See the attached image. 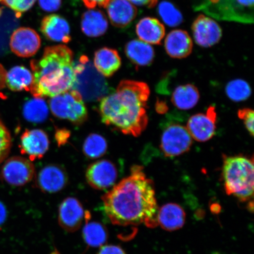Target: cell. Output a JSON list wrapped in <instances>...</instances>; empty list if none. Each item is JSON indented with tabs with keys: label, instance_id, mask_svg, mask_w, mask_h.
<instances>
[{
	"label": "cell",
	"instance_id": "21",
	"mask_svg": "<svg viewBox=\"0 0 254 254\" xmlns=\"http://www.w3.org/2000/svg\"><path fill=\"white\" fill-rule=\"evenodd\" d=\"M94 64L100 74L110 77L119 70L122 60L117 50L104 47L95 52Z\"/></svg>",
	"mask_w": 254,
	"mask_h": 254
},
{
	"label": "cell",
	"instance_id": "43",
	"mask_svg": "<svg viewBox=\"0 0 254 254\" xmlns=\"http://www.w3.org/2000/svg\"><path fill=\"white\" fill-rule=\"evenodd\" d=\"M0 14H1V10H0Z\"/></svg>",
	"mask_w": 254,
	"mask_h": 254
},
{
	"label": "cell",
	"instance_id": "38",
	"mask_svg": "<svg viewBox=\"0 0 254 254\" xmlns=\"http://www.w3.org/2000/svg\"><path fill=\"white\" fill-rule=\"evenodd\" d=\"M109 0H82L84 4L88 8L93 9L97 6L101 7H105Z\"/></svg>",
	"mask_w": 254,
	"mask_h": 254
},
{
	"label": "cell",
	"instance_id": "8",
	"mask_svg": "<svg viewBox=\"0 0 254 254\" xmlns=\"http://www.w3.org/2000/svg\"><path fill=\"white\" fill-rule=\"evenodd\" d=\"M192 144V137L187 127L171 124L161 135L160 149L166 157H176L188 152Z\"/></svg>",
	"mask_w": 254,
	"mask_h": 254
},
{
	"label": "cell",
	"instance_id": "20",
	"mask_svg": "<svg viewBox=\"0 0 254 254\" xmlns=\"http://www.w3.org/2000/svg\"><path fill=\"white\" fill-rule=\"evenodd\" d=\"M165 49L172 58H186L192 53V41L186 31L175 30L168 34L165 40Z\"/></svg>",
	"mask_w": 254,
	"mask_h": 254
},
{
	"label": "cell",
	"instance_id": "23",
	"mask_svg": "<svg viewBox=\"0 0 254 254\" xmlns=\"http://www.w3.org/2000/svg\"><path fill=\"white\" fill-rule=\"evenodd\" d=\"M125 51L127 57L136 66L150 65L154 61L155 52L153 48L141 40L129 41L126 45Z\"/></svg>",
	"mask_w": 254,
	"mask_h": 254
},
{
	"label": "cell",
	"instance_id": "17",
	"mask_svg": "<svg viewBox=\"0 0 254 254\" xmlns=\"http://www.w3.org/2000/svg\"><path fill=\"white\" fill-rule=\"evenodd\" d=\"M114 26L125 27L134 20L137 9L128 0H109L105 7Z\"/></svg>",
	"mask_w": 254,
	"mask_h": 254
},
{
	"label": "cell",
	"instance_id": "29",
	"mask_svg": "<svg viewBox=\"0 0 254 254\" xmlns=\"http://www.w3.org/2000/svg\"><path fill=\"white\" fill-rule=\"evenodd\" d=\"M108 144L102 135L97 134L89 135L84 142L83 152L91 159L102 157L107 152Z\"/></svg>",
	"mask_w": 254,
	"mask_h": 254
},
{
	"label": "cell",
	"instance_id": "12",
	"mask_svg": "<svg viewBox=\"0 0 254 254\" xmlns=\"http://www.w3.org/2000/svg\"><path fill=\"white\" fill-rule=\"evenodd\" d=\"M86 212L79 200L68 197L59 206L58 221L60 227L68 233H74L81 227Z\"/></svg>",
	"mask_w": 254,
	"mask_h": 254
},
{
	"label": "cell",
	"instance_id": "11",
	"mask_svg": "<svg viewBox=\"0 0 254 254\" xmlns=\"http://www.w3.org/2000/svg\"><path fill=\"white\" fill-rule=\"evenodd\" d=\"M217 123V112L214 106H210L205 113H199L190 117L187 128L192 138L198 142L209 141L215 135Z\"/></svg>",
	"mask_w": 254,
	"mask_h": 254
},
{
	"label": "cell",
	"instance_id": "6",
	"mask_svg": "<svg viewBox=\"0 0 254 254\" xmlns=\"http://www.w3.org/2000/svg\"><path fill=\"white\" fill-rule=\"evenodd\" d=\"M196 9L218 20L247 24L254 22V0H219L216 4L199 5Z\"/></svg>",
	"mask_w": 254,
	"mask_h": 254
},
{
	"label": "cell",
	"instance_id": "3",
	"mask_svg": "<svg viewBox=\"0 0 254 254\" xmlns=\"http://www.w3.org/2000/svg\"><path fill=\"white\" fill-rule=\"evenodd\" d=\"M72 51L64 45L48 47L39 60L31 62L36 98H52L72 90L75 75Z\"/></svg>",
	"mask_w": 254,
	"mask_h": 254
},
{
	"label": "cell",
	"instance_id": "5",
	"mask_svg": "<svg viewBox=\"0 0 254 254\" xmlns=\"http://www.w3.org/2000/svg\"><path fill=\"white\" fill-rule=\"evenodd\" d=\"M75 80L72 90L78 92L82 99L95 101L109 93V85L87 56H82L74 64Z\"/></svg>",
	"mask_w": 254,
	"mask_h": 254
},
{
	"label": "cell",
	"instance_id": "31",
	"mask_svg": "<svg viewBox=\"0 0 254 254\" xmlns=\"http://www.w3.org/2000/svg\"><path fill=\"white\" fill-rule=\"evenodd\" d=\"M158 12L162 20L168 26L177 27L182 23V14L176 6L169 1H161L158 5Z\"/></svg>",
	"mask_w": 254,
	"mask_h": 254
},
{
	"label": "cell",
	"instance_id": "1",
	"mask_svg": "<svg viewBox=\"0 0 254 254\" xmlns=\"http://www.w3.org/2000/svg\"><path fill=\"white\" fill-rule=\"evenodd\" d=\"M102 199L105 212L114 225L158 226L154 183L141 166H132L129 176L114 186Z\"/></svg>",
	"mask_w": 254,
	"mask_h": 254
},
{
	"label": "cell",
	"instance_id": "36",
	"mask_svg": "<svg viewBox=\"0 0 254 254\" xmlns=\"http://www.w3.org/2000/svg\"><path fill=\"white\" fill-rule=\"evenodd\" d=\"M97 254H126L120 246L114 245L103 246Z\"/></svg>",
	"mask_w": 254,
	"mask_h": 254
},
{
	"label": "cell",
	"instance_id": "15",
	"mask_svg": "<svg viewBox=\"0 0 254 254\" xmlns=\"http://www.w3.org/2000/svg\"><path fill=\"white\" fill-rule=\"evenodd\" d=\"M68 178L62 167L49 165L42 168L36 177V185L41 191L56 193L64 189Z\"/></svg>",
	"mask_w": 254,
	"mask_h": 254
},
{
	"label": "cell",
	"instance_id": "14",
	"mask_svg": "<svg viewBox=\"0 0 254 254\" xmlns=\"http://www.w3.org/2000/svg\"><path fill=\"white\" fill-rule=\"evenodd\" d=\"M49 145V136L41 129H27L21 136V152L28 155L31 161L42 158Z\"/></svg>",
	"mask_w": 254,
	"mask_h": 254
},
{
	"label": "cell",
	"instance_id": "7",
	"mask_svg": "<svg viewBox=\"0 0 254 254\" xmlns=\"http://www.w3.org/2000/svg\"><path fill=\"white\" fill-rule=\"evenodd\" d=\"M50 108L57 118L81 125L87 120L88 112L80 94L74 90L52 97Z\"/></svg>",
	"mask_w": 254,
	"mask_h": 254
},
{
	"label": "cell",
	"instance_id": "19",
	"mask_svg": "<svg viewBox=\"0 0 254 254\" xmlns=\"http://www.w3.org/2000/svg\"><path fill=\"white\" fill-rule=\"evenodd\" d=\"M186 214L184 209L176 203H167L158 209V225L164 230L174 231L181 229L185 224Z\"/></svg>",
	"mask_w": 254,
	"mask_h": 254
},
{
	"label": "cell",
	"instance_id": "24",
	"mask_svg": "<svg viewBox=\"0 0 254 254\" xmlns=\"http://www.w3.org/2000/svg\"><path fill=\"white\" fill-rule=\"evenodd\" d=\"M109 23L103 12L90 9L82 15L81 29L90 37H98L106 33Z\"/></svg>",
	"mask_w": 254,
	"mask_h": 254
},
{
	"label": "cell",
	"instance_id": "27",
	"mask_svg": "<svg viewBox=\"0 0 254 254\" xmlns=\"http://www.w3.org/2000/svg\"><path fill=\"white\" fill-rule=\"evenodd\" d=\"M89 220H90V213L86 212L85 218L86 223L82 231L85 244L91 247L103 246L108 239L106 228L99 222H88Z\"/></svg>",
	"mask_w": 254,
	"mask_h": 254
},
{
	"label": "cell",
	"instance_id": "18",
	"mask_svg": "<svg viewBox=\"0 0 254 254\" xmlns=\"http://www.w3.org/2000/svg\"><path fill=\"white\" fill-rule=\"evenodd\" d=\"M41 31L48 39L68 43L71 41L70 28L68 22L61 16L52 14L43 19Z\"/></svg>",
	"mask_w": 254,
	"mask_h": 254
},
{
	"label": "cell",
	"instance_id": "41",
	"mask_svg": "<svg viewBox=\"0 0 254 254\" xmlns=\"http://www.w3.org/2000/svg\"><path fill=\"white\" fill-rule=\"evenodd\" d=\"M7 72L1 64H0V89L4 88L6 85Z\"/></svg>",
	"mask_w": 254,
	"mask_h": 254
},
{
	"label": "cell",
	"instance_id": "25",
	"mask_svg": "<svg viewBox=\"0 0 254 254\" xmlns=\"http://www.w3.org/2000/svg\"><path fill=\"white\" fill-rule=\"evenodd\" d=\"M200 95L198 88L194 85H181L175 89L171 101L178 109L189 110L192 109L199 100Z\"/></svg>",
	"mask_w": 254,
	"mask_h": 254
},
{
	"label": "cell",
	"instance_id": "34",
	"mask_svg": "<svg viewBox=\"0 0 254 254\" xmlns=\"http://www.w3.org/2000/svg\"><path fill=\"white\" fill-rule=\"evenodd\" d=\"M238 116L239 119L243 121L244 125L246 127L248 131L251 135H254V113L252 109L246 108L238 110Z\"/></svg>",
	"mask_w": 254,
	"mask_h": 254
},
{
	"label": "cell",
	"instance_id": "13",
	"mask_svg": "<svg viewBox=\"0 0 254 254\" xmlns=\"http://www.w3.org/2000/svg\"><path fill=\"white\" fill-rule=\"evenodd\" d=\"M9 46L15 55L27 58L36 55L40 49V37L30 28H19L12 33Z\"/></svg>",
	"mask_w": 254,
	"mask_h": 254
},
{
	"label": "cell",
	"instance_id": "32",
	"mask_svg": "<svg viewBox=\"0 0 254 254\" xmlns=\"http://www.w3.org/2000/svg\"><path fill=\"white\" fill-rule=\"evenodd\" d=\"M11 147V137L7 127L0 119V164L7 157Z\"/></svg>",
	"mask_w": 254,
	"mask_h": 254
},
{
	"label": "cell",
	"instance_id": "26",
	"mask_svg": "<svg viewBox=\"0 0 254 254\" xmlns=\"http://www.w3.org/2000/svg\"><path fill=\"white\" fill-rule=\"evenodd\" d=\"M34 81L33 72L24 66H14L6 75V85L13 91H30Z\"/></svg>",
	"mask_w": 254,
	"mask_h": 254
},
{
	"label": "cell",
	"instance_id": "37",
	"mask_svg": "<svg viewBox=\"0 0 254 254\" xmlns=\"http://www.w3.org/2000/svg\"><path fill=\"white\" fill-rule=\"evenodd\" d=\"M70 133L65 129H60L57 131L56 134V138L59 145L65 144L67 141Z\"/></svg>",
	"mask_w": 254,
	"mask_h": 254
},
{
	"label": "cell",
	"instance_id": "28",
	"mask_svg": "<svg viewBox=\"0 0 254 254\" xmlns=\"http://www.w3.org/2000/svg\"><path fill=\"white\" fill-rule=\"evenodd\" d=\"M23 115L25 119L30 123H43L49 116V107L43 98L35 97L25 103Z\"/></svg>",
	"mask_w": 254,
	"mask_h": 254
},
{
	"label": "cell",
	"instance_id": "35",
	"mask_svg": "<svg viewBox=\"0 0 254 254\" xmlns=\"http://www.w3.org/2000/svg\"><path fill=\"white\" fill-rule=\"evenodd\" d=\"M39 5L44 11L53 12L61 7L62 0H39Z\"/></svg>",
	"mask_w": 254,
	"mask_h": 254
},
{
	"label": "cell",
	"instance_id": "9",
	"mask_svg": "<svg viewBox=\"0 0 254 254\" xmlns=\"http://www.w3.org/2000/svg\"><path fill=\"white\" fill-rule=\"evenodd\" d=\"M36 176V170L30 160L21 157H13L5 162L1 176L5 182L12 186L26 185Z\"/></svg>",
	"mask_w": 254,
	"mask_h": 254
},
{
	"label": "cell",
	"instance_id": "39",
	"mask_svg": "<svg viewBox=\"0 0 254 254\" xmlns=\"http://www.w3.org/2000/svg\"><path fill=\"white\" fill-rule=\"evenodd\" d=\"M128 1L135 5L146 6L148 8H153L158 2V0H128Z\"/></svg>",
	"mask_w": 254,
	"mask_h": 254
},
{
	"label": "cell",
	"instance_id": "4",
	"mask_svg": "<svg viewBox=\"0 0 254 254\" xmlns=\"http://www.w3.org/2000/svg\"><path fill=\"white\" fill-rule=\"evenodd\" d=\"M254 158L246 155L223 156L222 179L225 192L241 202H249L253 211Z\"/></svg>",
	"mask_w": 254,
	"mask_h": 254
},
{
	"label": "cell",
	"instance_id": "16",
	"mask_svg": "<svg viewBox=\"0 0 254 254\" xmlns=\"http://www.w3.org/2000/svg\"><path fill=\"white\" fill-rule=\"evenodd\" d=\"M192 30L196 43L202 47L215 45L222 37L220 25L212 19L204 15H199L193 21Z\"/></svg>",
	"mask_w": 254,
	"mask_h": 254
},
{
	"label": "cell",
	"instance_id": "33",
	"mask_svg": "<svg viewBox=\"0 0 254 254\" xmlns=\"http://www.w3.org/2000/svg\"><path fill=\"white\" fill-rule=\"evenodd\" d=\"M36 0H0V4L5 5L14 11L15 15L20 17L23 12L33 7Z\"/></svg>",
	"mask_w": 254,
	"mask_h": 254
},
{
	"label": "cell",
	"instance_id": "30",
	"mask_svg": "<svg viewBox=\"0 0 254 254\" xmlns=\"http://www.w3.org/2000/svg\"><path fill=\"white\" fill-rule=\"evenodd\" d=\"M228 98L235 102L245 101L252 94V88L250 85L243 79H234L228 82L225 88Z\"/></svg>",
	"mask_w": 254,
	"mask_h": 254
},
{
	"label": "cell",
	"instance_id": "22",
	"mask_svg": "<svg viewBox=\"0 0 254 254\" xmlns=\"http://www.w3.org/2000/svg\"><path fill=\"white\" fill-rule=\"evenodd\" d=\"M136 33L139 39L144 42L158 45L164 39L166 30L157 19L145 17L136 25Z\"/></svg>",
	"mask_w": 254,
	"mask_h": 254
},
{
	"label": "cell",
	"instance_id": "42",
	"mask_svg": "<svg viewBox=\"0 0 254 254\" xmlns=\"http://www.w3.org/2000/svg\"><path fill=\"white\" fill-rule=\"evenodd\" d=\"M218 1H219V0H205V1L204 2H202V3H201V4H200L198 5H197V7L199 5H204V4H216V3L218 2Z\"/></svg>",
	"mask_w": 254,
	"mask_h": 254
},
{
	"label": "cell",
	"instance_id": "10",
	"mask_svg": "<svg viewBox=\"0 0 254 254\" xmlns=\"http://www.w3.org/2000/svg\"><path fill=\"white\" fill-rule=\"evenodd\" d=\"M118 171L116 165L109 160H102L95 162L87 168L85 178L92 188L106 190L116 183Z\"/></svg>",
	"mask_w": 254,
	"mask_h": 254
},
{
	"label": "cell",
	"instance_id": "2",
	"mask_svg": "<svg viewBox=\"0 0 254 254\" xmlns=\"http://www.w3.org/2000/svg\"><path fill=\"white\" fill-rule=\"evenodd\" d=\"M150 90L145 82L123 80L115 91L101 100L100 115L105 125L126 135L138 136L148 123Z\"/></svg>",
	"mask_w": 254,
	"mask_h": 254
},
{
	"label": "cell",
	"instance_id": "40",
	"mask_svg": "<svg viewBox=\"0 0 254 254\" xmlns=\"http://www.w3.org/2000/svg\"><path fill=\"white\" fill-rule=\"evenodd\" d=\"M7 217V211L5 206L0 201V226L4 223Z\"/></svg>",
	"mask_w": 254,
	"mask_h": 254
}]
</instances>
